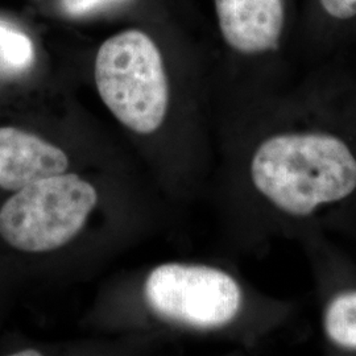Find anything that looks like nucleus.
I'll use <instances>...</instances> for the list:
<instances>
[{"label": "nucleus", "mask_w": 356, "mask_h": 356, "mask_svg": "<svg viewBox=\"0 0 356 356\" xmlns=\"http://www.w3.org/2000/svg\"><path fill=\"white\" fill-rule=\"evenodd\" d=\"M147 304L161 318L195 329L229 325L242 307V289L229 273L206 266L168 263L144 285Z\"/></svg>", "instance_id": "nucleus-4"}, {"label": "nucleus", "mask_w": 356, "mask_h": 356, "mask_svg": "<svg viewBox=\"0 0 356 356\" xmlns=\"http://www.w3.org/2000/svg\"><path fill=\"white\" fill-rule=\"evenodd\" d=\"M323 11L338 20H348L356 16V0H319Z\"/></svg>", "instance_id": "nucleus-10"}, {"label": "nucleus", "mask_w": 356, "mask_h": 356, "mask_svg": "<svg viewBox=\"0 0 356 356\" xmlns=\"http://www.w3.org/2000/svg\"><path fill=\"white\" fill-rule=\"evenodd\" d=\"M94 76L103 103L128 129L149 135L163 124L169 88L161 51L145 32L128 29L107 38Z\"/></svg>", "instance_id": "nucleus-2"}, {"label": "nucleus", "mask_w": 356, "mask_h": 356, "mask_svg": "<svg viewBox=\"0 0 356 356\" xmlns=\"http://www.w3.org/2000/svg\"><path fill=\"white\" fill-rule=\"evenodd\" d=\"M123 1L127 0H60V6L66 15L73 17H81L98 13L103 8Z\"/></svg>", "instance_id": "nucleus-9"}, {"label": "nucleus", "mask_w": 356, "mask_h": 356, "mask_svg": "<svg viewBox=\"0 0 356 356\" xmlns=\"http://www.w3.org/2000/svg\"><path fill=\"white\" fill-rule=\"evenodd\" d=\"M323 330L331 343L356 351V291L341 293L327 304Z\"/></svg>", "instance_id": "nucleus-7"}, {"label": "nucleus", "mask_w": 356, "mask_h": 356, "mask_svg": "<svg viewBox=\"0 0 356 356\" xmlns=\"http://www.w3.org/2000/svg\"><path fill=\"white\" fill-rule=\"evenodd\" d=\"M256 191L280 211L305 216L356 189V157L326 132H285L263 141L251 160Z\"/></svg>", "instance_id": "nucleus-1"}, {"label": "nucleus", "mask_w": 356, "mask_h": 356, "mask_svg": "<svg viewBox=\"0 0 356 356\" xmlns=\"http://www.w3.org/2000/svg\"><path fill=\"white\" fill-rule=\"evenodd\" d=\"M220 33L243 54L277 48L285 24L284 0H214Z\"/></svg>", "instance_id": "nucleus-5"}, {"label": "nucleus", "mask_w": 356, "mask_h": 356, "mask_svg": "<svg viewBox=\"0 0 356 356\" xmlns=\"http://www.w3.org/2000/svg\"><path fill=\"white\" fill-rule=\"evenodd\" d=\"M16 356H29V355H41L38 351H36V350H24V351H22V353H16L15 354Z\"/></svg>", "instance_id": "nucleus-11"}, {"label": "nucleus", "mask_w": 356, "mask_h": 356, "mask_svg": "<svg viewBox=\"0 0 356 356\" xmlns=\"http://www.w3.org/2000/svg\"><path fill=\"white\" fill-rule=\"evenodd\" d=\"M97 204L95 188L78 175L38 179L3 204L0 236L23 252L54 251L76 238Z\"/></svg>", "instance_id": "nucleus-3"}, {"label": "nucleus", "mask_w": 356, "mask_h": 356, "mask_svg": "<svg viewBox=\"0 0 356 356\" xmlns=\"http://www.w3.org/2000/svg\"><path fill=\"white\" fill-rule=\"evenodd\" d=\"M35 61V48L24 32L0 20V74L16 76Z\"/></svg>", "instance_id": "nucleus-8"}, {"label": "nucleus", "mask_w": 356, "mask_h": 356, "mask_svg": "<svg viewBox=\"0 0 356 356\" xmlns=\"http://www.w3.org/2000/svg\"><path fill=\"white\" fill-rule=\"evenodd\" d=\"M66 153L38 135L0 127V188L20 191L42 178L66 172Z\"/></svg>", "instance_id": "nucleus-6"}]
</instances>
